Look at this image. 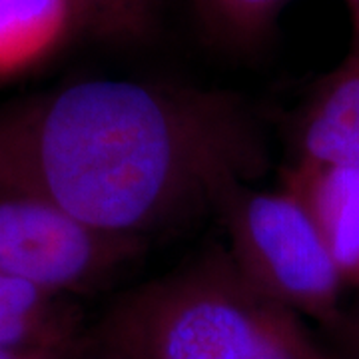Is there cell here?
Masks as SVG:
<instances>
[{
  "mask_svg": "<svg viewBox=\"0 0 359 359\" xmlns=\"http://www.w3.org/2000/svg\"><path fill=\"white\" fill-rule=\"evenodd\" d=\"M80 359H116V358L114 355H110V353H106L104 349H100V347H98V351H96L94 355H88V358H80Z\"/></svg>",
  "mask_w": 359,
  "mask_h": 359,
  "instance_id": "obj_13",
  "label": "cell"
},
{
  "mask_svg": "<svg viewBox=\"0 0 359 359\" xmlns=\"http://www.w3.org/2000/svg\"><path fill=\"white\" fill-rule=\"evenodd\" d=\"M72 32L65 0H0V78L40 65Z\"/></svg>",
  "mask_w": 359,
  "mask_h": 359,
  "instance_id": "obj_8",
  "label": "cell"
},
{
  "mask_svg": "<svg viewBox=\"0 0 359 359\" xmlns=\"http://www.w3.org/2000/svg\"><path fill=\"white\" fill-rule=\"evenodd\" d=\"M268 166L257 116L228 90L86 78L0 106V198L116 236L144 240L216 210Z\"/></svg>",
  "mask_w": 359,
  "mask_h": 359,
  "instance_id": "obj_1",
  "label": "cell"
},
{
  "mask_svg": "<svg viewBox=\"0 0 359 359\" xmlns=\"http://www.w3.org/2000/svg\"><path fill=\"white\" fill-rule=\"evenodd\" d=\"M144 240L96 230L54 205L0 198V276L50 295L86 294L130 266Z\"/></svg>",
  "mask_w": 359,
  "mask_h": 359,
  "instance_id": "obj_4",
  "label": "cell"
},
{
  "mask_svg": "<svg viewBox=\"0 0 359 359\" xmlns=\"http://www.w3.org/2000/svg\"><path fill=\"white\" fill-rule=\"evenodd\" d=\"M98 347L116 359H346L245 282L226 252L122 295L98 325Z\"/></svg>",
  "mask_w": 359,
  "mask_h": 359,
  "instance_id": "obj_2",
  "label": "cell"
},
{
  "mask_svg": "<svg viewBox=\"0 0 359 359\" xmlns=\"http://www.w3.org/2000/svg\"><path fill=\"white\" fill-rule=\"evenodd\" d=\"M226 254L259 294L302 318L341 323L346 280L306 204L287 186L238 184L218 208Z\"/></svg>",
  "mask_w": 359,
  "mask_h": 359,
  "instance_id": "obj_3",
  "label": "cell"
},
{
  "mask_svg": "<svg viewBox=\"0 0 359 359\" xmlns=\"http://www.w3.org/2000/svg\"><path fill=\"white\" fill-rule=\"evenodd\" d=\"M42 351V349H39ZM60 351V349H58ZM32 351H14V349H0V359H25Z\"/></svg>",
  "mask_w": 359,
  "mask_h": 359,
  "instance_id": "obj_12",
  "label": "cell"
},
{
  "mask_svg": "<svg viewBox=\"0 0 359 359\" xmlns=\"http://www.w3.org/2000/svg\"><path fill=\"white\" fill-rule=\"evenodd\" d=\"M80 323L72 297L50 295L0 276V349L72 351Z\"/></svg>",
  "mask_w": 359,
  "mask_h": 359,
  "instance_id": "obj_7",
  "label": "cell"
},
{
  "mask_svg": "<svg viewBox=\"0 0 359 359\" xmlns=\"http://www.w3.org/2000/svg\"><path fill=\"white\" fill-rule=\"evenodd\" d=\"M290 134V164L359 166V32L346 58L309 92Z\"/></svg>",
  "mask_w": 359,
  "mask_h": 359,
  "instance_id": "obj_5",
  "label": "cell"
},
{
  "mask_svg": "<svg viewBox=\"0 0 359 359\" xmlns=\"http://www.w3.org/2000/svg\"><path fill=\"white\" fill-rule=\"evenodd\" d=\"M355 335H358V339H359V323L355 325Z\"/></svg>",
  "mask_w": 359,
  "mask_h": 359,
  "instance_id": "obj_14",
  "label": "cell"
},
{
  "mask_svg": "<svg viewBox=\"0 0 359 359\" xmlns=\"http://www.w3.org/2000/svg\"><path fill=\"white\" fill-rule=\"evenodd\" d=\"M306 204L347 283H359V166L287 164L282 178Z\"/></svg>",
  "mask_w": 359,
  "mask_h": 359,
  "instance_id": "obj_6",
  "label": "cell"
},
{
  "mask_svg": "<svg viewBox=\"0 0 359 359\" xmlns=\"http://www.w3.org/2000/svg\"><path fill=\"white\" fill-rule=\"evenodd\" d=\"M74 28L110 44L144 40L156 25L160 0H65Z\"/></svg>",
  "mask_w": 359,
  "mask_h": 359,
  "instance_id": "obj_9",
  "label": "cell"
},
{
  "mask_svg": "<svg viewBox=\"0 0 359 359\" xmlns=\"http://www.w3.org/2000/svg\"><path fill=\"white\" fill-rule=\"evenodd\" d=\"M346 4L351 16V28L353 32H359V0H346Z\"/></svg>",
  "mask_w": 359,
  "mask_h": 359,
  "instance_id": "obj_11",
  "label": "cell"
},
{
  "mask_svg": "<svg viewBox=\"0 0 359 359\" xmlns=\"http://www.w3.org/2000/svg\"><path fill=\"white\" fill-rule=\"evenodd\" d=\"M292 0H196L205 30L230 46H254L266 39Z\"/></svg>",
  "mask_w": 359,
  "mask_h": 359,
  "instance_id": "obj_10",
  "label": "cell"
}]
</instances>
